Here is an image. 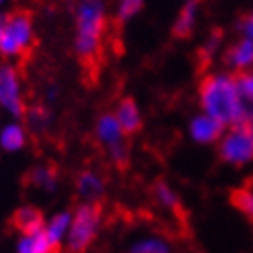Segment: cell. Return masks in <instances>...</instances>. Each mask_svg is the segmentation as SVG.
Masks as SVG:
<instances>
[{
    "label": "cell",
    "mask_w": 253,
    "mask_h": 253,
    "mask_svg": "<svg viewBox=\"0 0 253 253\" xmlns=\"http://www.w3.org/2000/svg\"><path fill=\"white\" fill-rule=\"evenodd\" d=\"M202 111L218 120L224 128L247 124V107L243 103L237 79L229 72H212L200 84Z\"/></svg>",
    "instance_id": "obj_1"
},
{
    "label": "cell",
    "mask_w": 253,
    "mask_h": 253,
    "mask_svg": "<svg viewBox=\"0 0 253 253\" xmlns=\"http://www.w3.org/2000/svg\"><path fill=\"white\" fill-rule=\"evenodd\" d=\"M107 31L105 0H79L74 12V54L83 62H93L103 47Z\"/></svg>",
    "instance_id": "obj_2"
},
{
    "label": "cell",
    "mask_w": 253,
    "mask_h": 253,
    "mask_svg": "<svg viewBox=\"0 0 253 253\" xmlns=\"http://www.w3.org/2000/svg\"><path fill=\"white\" fill-rule=\"evenodd\" d=\"M35 40V27L27 12L15 10L6 12V21L0 33V56L6 60H15L25 56L31 49Z\"/></svg>",
    "instance_id": "obj_3"
},
{
    "label": "cell",
    "mask_w": 253,
    "mask_h": 253,
    "mask_svg": "<svg viewBox=\"0 0 253 253\" xmlns=\"http://www.w3.org/2000/svg\"><path fill=\"white\" fill-rule=\"evenodd\" d=\"M101 229V208L95 202H83L72 212L66 245L72 253H84L99 235Z\"/></svg>",
    "instance_id": "obj_4"
},
{
    "label": "cell",
    "mask_w": 253,
    "mask_h": 253,
    "mask_svg": "<svg viewBox=\"0 0 253 253\" xmlns=\"http://www.w3.org/2000/svg\"><path fill=\"white\" fill-rule=\"evenodd\" d=\"M93 134H95V140L105 148V153L113 165L118 167L128 165L130 150H128V144H126V134L113 113H101L95 122Z\"/></svg>",
    "instance_id": "obj_5"
},
{
    "label": "cell",
    "mask_w": 253,
    "mask_h": 253,
    "mask_svg": "<svg viewBox=\"0 0 253 253\" xmlns=\"http://www.w3.org/2000/svg\"><path fill=\"white\" fill-rule=\"evenodd\" d=\"M0 109L12 120H23L27 109L21 74L10 62L0 64Z\"/></svg>",
    "instance_id": "obj_6"
},
{
    "label": "cell",
    "mask_w": 253,
    "mask_h": 253,
    "mask_svg": "<svg viewBox=\"0 0 253 253\" xmlns=\"http://www.w3.org/2000/svg\"><path fill=\"white\" fill-rule=\"evenodd\" d=\"M218 142L220 159L229 165H245L253 159V134L247 124L231 126Z\"/></svg>",
    "instance_id": "obj_7"
},
{
    "label": "cell",
    "mask_w": 253,
    "mask_h": 253,
    "mask_svg": "<svg viewBox=\"0 0 253 253\" xmlns=\"http://www.w3.org/2000/svg\"><path fill=\"white\" fill-rule=\"evenodd\" d=\"M222 134H224V126L218 120H214L212 116H208V113H204V111L189 122V136L200 144L216 142V140H220Z\"/></svg>",
    "instance_id": "obj_8"
},
{
    "label": "cell",
    "mask_w": 253,
    "mask_h": 253,
    "mask_svg": "<svg viewBox=\"0 0 253 253\" xmlns=\"http://www.w3.org/2000/svg\"><path fill=\"white\" fill-rule=\"evenodd\" d=\"M29 130L27 126L19 120H10L0 126V148L6 153H19L27 146Z\"/></svg>",
    "instance_id": "obj_9"
},
{
    "label": "cell",
    "mask_w": 253,
    "mask_h": 253,
    "mask_svg": "<svg viewBox=\"0 0 253 253\" xmlns=\"http://www.w3.org/2000/svg\"><path fill=\"white\" fill-rule=\"evenodd\" d=\"M113 116H116V120L122 126V130H124L126 136L136 134L138 130L142 128V111H140V107H138V103L132 97H124L118 103L116 111H113Z\"/></svg>",
    "instance_id": "obj_10"
},
{
    "label": "cell",
    "mask_w": 253,
    "mask_h": 253,
    "mask_svg": "<svg viewBox=\"0 0 253 253\" xmlns=\"http://www.w3.org/2000/svg\"><path fill=\"white\" fill-rule=\"evenodd\" d=\"M56 245L49 241L43 224L31 231H23L17 241V253H56Z\"/></svg>",
    "instance_id": "obj_11"
},
{
    "label": "cell",
    "mask_w": 253,
    "mask_h": 253,
    "mask_svg": "<svg viewBox=\"0 0 253 253\" xmlns=\"http://www.w3.org/2000/svg\"><path fill=\"white\" fill-rule=\"evenodd\" d=\"M77 194L83 202H97L105 194V181L97 171L84 169L77 177Z\"/></svg>",
    "instance_id": "obj_12"
},
{
    "label": "cell",
    "mask_w": 253,
    "mask_h": 253,
    "mask_svg": "<svg viewBox=\"0 0 253 253\" xmlns=\"http://www.w3.org/2000/svg\"><path fill=\"white\" fill-rule=\"evenodd\" d=\"M226 66L237 70V72H245L251 70L253 66V40L241 37L237 43H233L224 54Z\"/></svg>",
    "instance_id": "obj_13"
},
{
    "label": "cell",
    "mask_w": 253,
    "mask_h": 253,
    "mask_svg": "<svg viewBox=\"0 0 253 253\" xmlns=\"http://www.w3.org/2000/svg\"><path fill=\"white\" fill-rule=\"evenodd\" d=\"M200 6L202 0H183V4L177 12V19L173 23V33L175 37H187L196 29V23L200 17Z\"/></svg>",
    "instance_id": "obj_14"
},
{
    "label": "cell",
    "mask_w": 253,
    "mask_h": 253,
    "mask_svg": "<svg viewBox=\"0 0 253 253\" xmlns=\"http://www.w3.org/2000/svg\"><path fill=\"white\" fill-rule=\"evenodd\" d=\"M70 220H72V212H56L52 218H47L43 222V231H45L47 239L56 247H60L62 243H66L68 229H70Z\"/></svg>",
    "instance_id": "obj_15"
},
{
    "label": "cell",
    "mask_w": 253,
    "mask_h": 253,
    "mask_svg": "<svg viewBox=\"0 0 253 253\" xmlns=\"http://www.w3.org/2000/svg\"><path fill=\"white\" fill-rule=\"evenodd\" d=\"M23 124L27 126L29 132L42 134V132H45L49 128V124H52V111H49V107L43 105V103L27 105L25 116H23Z\"/></svg>",
    "instance_id": "obj_16"
},
{
    "label": "cell",
    "mask_w": 253,
    "mask_h": 253,
    "mask_svg": "<svg viewBox=\"0 0 253 253\" xmlns=\"http://www.w3.org/2000/svg\"><path fill=\"white\" fill-rule=\"evenodd\" d=\"M29 183L42 192H54L58 187V171L52 165H37L29 171Z\"/></svg>",
    "instance_id": "obj_17"
},
{
    "label": "cell",
    "mask_w": 253,
    "mask_h": 253,
    "mask_svg": "<svg viewBox=\"0 0 253 253\" xmlns=\"http://www.w3.org/2000/svg\"><path fill=\"white\" fill-rule=\"evenodd\" d=\"M45 220L42 216L40 210H35L33 206H23L15 212V226L19 229V233L23 231H31V229H37L42 226Z\"/></svg>",
    "instance_id": "obj_18"
},
{
    "label": "cell",
    "mask_w": 253,
    "mask_h": 253,
    "mask_svg": "<svg viewBox=\"0 0 253 253\" xmlns=\"http://www.w3.org/2000/svg\"><path fill=\"white\" fill-rule=\"evenodd\" d=\"M130 253H171L169 243L163 237H140L138 241L132 245Z\"/></svg>",
    "instance_id": "obj_19"
},
{
    "label": "cell",
    "mask_w": 253,
    "mask_h": 253,
    "mask_svg": "<svg viewBox=\"0 0 253 253\" xmlns=\"http://www.w3.org/2000/svg\"><path fill=\"white\" fill-rule=\"evenodd\" d=\"M153 194H155V200H157V204L161 208L171 210V212L179 210V198H177V194L171 189V185H167L165 181H159L153 187Z\"/></svg>",
    "instance_id": "obj_20"
},
{
    "label": "cell",
    "mask_w": 253,
    "mask_h": 253,
    "mask_svg": "<svg viewBox=\"0 0 253 253\" xmlns=\"http://www.w3.org/2000/svg\"><path fill=\"white\" fill-rule=\"evenodd\" d=\"M237 84H239V91H241L243 103L247 107V116L251 120L253 118V68L239 74V77H237Z\"/></svg>",
    "instance_id": "obj_21"
},
{
    "label": "cell",
    "mask_w": 253,
    "mask_h": 253,
    "mask_svg": "<svg viewBox=\"0 0 253 253\" xmlns=\"http://www.w3.org/2000/svg\"><path fill=\"white\" fill-rule=\"evenodd\" d=\"M233 204L237 206V210H241L249 220H253V187H239L231 196Z\"/></svg>",
    "instance_id": "obj_22"
},
{
    "label": "cell",
    "mask_w": 253,
    "mask_h": 253,
    "mask_svg": "<svg viewBox=\"0 0 253 253\" xmlns=\"http://www.w3.org/2000/svg\"><path fill=\"white\" fill-rule=\"evenodd\" d=\"M142 6H144V0H118L116 17L120 23H128L142 10Z\"/></svg>",
    "instance_id": "obj_23"
},
{
    "label": "cell",
    "mask_w": 253,
    "mask_h": 253,
    "mask_svg": "<svg viewBox=\"0 0 253 253\" xmlns=\"http://www.w3.org/2000/svg\"><path fill=\"white\" fill-rule=\"evenodd\" d=\"M218 49H220V33H212L208 40H206V43L202 45V58H204V60H212L214 54H216Z\"/></svg>",
    "instance_id": "obj_24"
},
{
    "label": "cell",
    "mask_w": 253,
    "mask_h": 253,
    "mask_svg": "<svg viewBox=\"0 0 253 253\" xmlns=\"http://www.w3.org/2000/svg\"><path fill=\"white\" fill-rule=\"evenodd\" d=\"M239 29H241V35L243 37H247V40H253V12H249V15L241 21Z\"/></svg>",
    "instance_id": "obj_25"
},
{
    "label": "cell",
    "mask_w": 253,
    "mask_h": 253,
    "mask_svg": "<svg viewBox=\"0 0 253 253\" xmlns=\"http://www.w3.org/2000/svg\"><path fill=\"white\" fill-rule=\"evenodd\" d=\"M56 97H58V86L56 84H47V88H45V101H47V103H54Z\"/></svg>",
    "instance_id": "obj_26"
},
{
    "label": "cell",
    "mask_w": 253,
    "mask_h": 253,
    "mask_svg": "<svg viewBox=\"0 0 253 253\" xmlns=\"http://www.w3.org/2000/svg\"><path fill=\"white\" fill-rule=\"evenodd\" d=\"M4 21H6V12L0 10V33H2V27H4Z\"/></svg>",
    "instance_id": "obj_27"
},
{
    "label": "cell",
    "mask_w": 253,
    "mask_h": 253,
    "mask_svg": "<svg viewBox=\"0 0 253 253\" xmlns=\"http://www.w3.org/2000/svg\"><path fill=\"white\" fill-rule=\"evenodd\" d=\"M247 126H249V130H251V134H253V118L247 122Z\"/></svg>",
    "instance_id": "obj_28"
},
{
    "label": "cell",
    "mask_w": 253,
    "mask_h": 253,
    "mask_svg": "<svg viewBox=\"0 0 253 253\" xmlns=\"http://www.w3.org/2000/svg\"><path fill=\"white\" fill-rule=\"evenodd\" d=\"M0 126H2V109H0Z\"/></svg>",
    "instance_id": "obj_29"
},
{
    "label": "cell",
    "mask_w": 253,
    "mask_h": 253,
    "mask_svg": "<svg viewBox=\"0 0 253 253\" xmlns=\"http://www.w3.org/2000/svg\"><path fill=\"white\" fill-rule=\"evenodd\" d=\"M2 4H4V0H0V6H2Z\"/></svg>",
    "instance_id": "obj_30"
}]
</instances>
